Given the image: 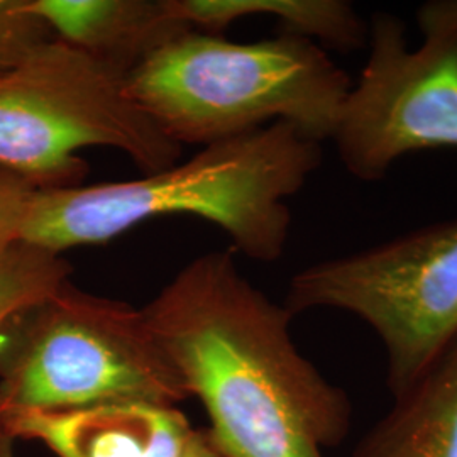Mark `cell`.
<instances>
[{"mask_svg":"<svg viewBox=\"0 0 457 457\" xmlns=\"http://www.w3.org/2000/svg\"><path fill=\"white\" fill-rule=\"evenodd\" d=\"M143 312L220 456L324 457L347 439L351 398L298 351L294 315L241 273L234 249L185 264Z\"/></svg>","mask_w":457,"mask_h":457,"instance_id":"6da1fadb","label":"cell"},{"mask_svg":"<svg viewBox=\"0 0 457 457\" xmlns=\"http://www.w3.org/2000/svg\"><path fill=\"white\" fill-rule=\"evenodd\" d=\"M322 160L320 141L278 120L137 180L37 188L17 241L63 254L109 243L153 217L195 215L222 228L234 251L277 262L292 228L287 200Z\"/></svg>","mask_w":457,"mask_h":457,"instance_id":"7a4b0ae2","label":"cell"},{"mask_svg":"<svg viewBox=\"0 0 457 457\" xmlns=\"http://www.w3.org/2000/svg\"><path fill=\"white\" fill-rule=\"evenodd\" d=\"M351 77L309 37L232 43L183 34L126 77L128 96L177 145L209 146L278 120L330 139Z\"/></svg>","mask_w":457,"mask_h":457,"instance_id":"3957f363","label":"cell"},{"mask_svg":"<svg viewBox=\"0 0 457 457\" xmlns=\"http://www.w3.org/2000/svg\"><path fill=\"white\" fill-rule=\"evenodd\" d=\"M188 398L143 309L71 279L0 330V417Z\"/></svg>","mask_w":457,"mask_h":457,"instance_id":"277c9868","label":"cell"},{"mask_svg":"<svg viewBox=\"0 0 457 457\" xmlns=\"http://www.w3.org/2000/svg\"><path fill=\"white\" fill-rule=\"evenodd\" d=\"M112 147L145 171L177 164L171 141L128 96L126 75L53 39L0 71V168L36 188L82 185L83 147Z\"/></svg>","mask_w":457,"mask_h":457,"instance_id":"5b68a950","label":"cell"},{"mask_svg":"<svg viewBox=\"0 0 457 457\" xmlns=\"http://www.w3.org/2000/svg\"><path fill=\"white\" fill-rule=\"evenodd\" d=\"M283 305L358 317L381 341L388 392H407L457 343V217L303 268Z\"/></svg>","mask_w":457,"mask_h":457,"instance_id":"8992f818","label":"cell"},{"mask_svg":"<svg viewBox=\"0 0 457 457\" xmlns=\"http://www.w3.org/2000/svg\"><path fill=\"white\" fill-rule=\"evenodd\" d=\"M422 41L390 12L368 21V60L344 98L330 139L349 175L385 179L415 151L457 147V0L417 12Z\"/></svg>","mask_w":457,"mask_h":457,"instance_id":"52a82bcc","label":"cell"},{"mask_svg":"<svg viewBox=\"0 0 457 457\" xmlns=\"http://www.w3.org/2000/svg\"><path fill=\"white\" fill-rule=\"evenodd\" d=\"M16 441L43 442L58 457H185L195 428L177 407L143 403L0 417Z\"/></svg>","mask_w":457,"mask_h":457,"instance_id":"ba28073f","label":"cell"},{"mask_svg":"<svg viewBox=\"0 0 457 457\" xmlns=\"http://www.w3.org/2000/svg\"><path fill=\"white\" fill-rule=\"evenodd\" d=\"M56 39L122 75L194 31L171 0H29Z\"/></svg>","mask_w":457,"mask_h":457,"instance_id":"9c48e42d","label":"cell"},{"mask_svg":"<svg viewBox=\"0 0 457 457\" xmlns=\"http://www.w3.org/2000/svg\"><path fill=\"white\" fill-rule=\"evenodd\" d=\"M353 457H457V343L393 398Z\"/></svg>","mask_w":457,"mask_h":457,"instance_id":"30bf717a","label":"cell"},{"mask_svg":"<svg viewBox=\"0 0 457 457\" xmlns=\"http://www.w3.org/2000/svg\"><path fill=\"white\" fill-rule=\"evenodd\" d=\"M175 14L192 28L219 34L245 17L271 16L283 33L309 37L326 49L366 48L368 21L345 0H171Z\"/></svg>","mask_w":457,"mask_h":457,"instance_id":"8fae6325","label":"cell"},{"mask_svg":"<svg viewBox=\"0 0 457 457\" xmlns=\"http://www.w3.org/2000/svg\"><path fill=\"white\" fill-rule=\"evenodd\" d=\"M73 275L63 254L12 241L0 245V330L37 300L54 292Z\"/></svg>","mask_w":457,"mask_h":457,"instance_id":"7c38bea8","label":"cell"},{"mask_svg":"<svg viewBox=\"0 0 457 457\" xmlns=\"http://www.w3.org/2000/svg\"><path fill=\"white\" fill-rule=\"evenodd\" d=\"M53 39L51 28L29 0H0V71L19 65Z\"/></svg>","mask_w":457,"mask_h":457,"instance_id":"4fadbf2b","label":"cell"},{"mask_svg":"<svg viewBox=\"0 0 457 457\" xmlns=\"http://www.w3.org/2000/svg\"><path fill=\"white\" fill-rule=\"evenodd\" d=\"M36 190L31 181L0 168V245L17 241Z\"/></svg>","mask_w":457,"mask_h":457,"instance_id":"5bb4252c","label":"cell"},{"mask_svg":"<svg viewBox=\"0 0 457 457\" xmlns=\"http://www.w3.org/2000/svg\"><path fill=\"white\" fill-rule=\"evenodd\" d=\"M185 457H222L217 449L213 447L212 442L209 439L207 430H198L195 428V434L192 437V441L188 444L187 454Z\"/></svg>","mask_w":457,"mask_h":457,"instance_id":"9a60e30c","label":"cell"},{"mask_svg":"<svg viewBox=\"0 0 457 457\" xmlns=\"http://www.w3.org/2000/svg\"><path fill=\"white\" fill-rule=\"evenodd\" d=\"M0 457H16L14 439L0 427Z\"/></svg>","mask_w":457,"mask_h":457,"instance_id":"2e32d148","label":"cell"}]
</instances>
